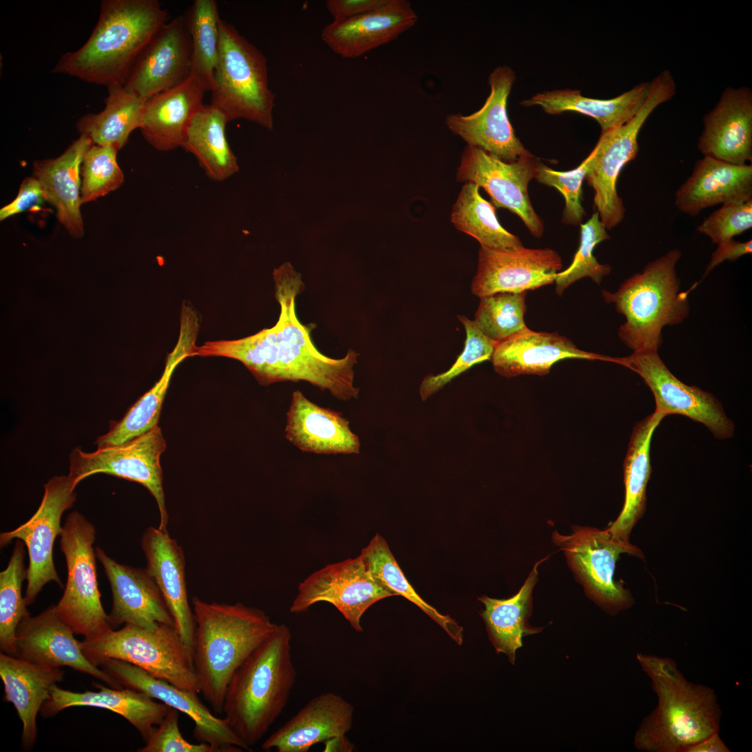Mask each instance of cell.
<instances>
[{
  "mask_svg": "<svg viewBox=\"0 0 752 752\" xmlns=\"http://www.w3.org/2000/svg\"><path fill=\"white\" fill-rule=\"evenodd\" d=\"M526 297V292H503L481 297L473 322L488 338L503 341L527 327Z\"/></svg>",
  "mask_w": 752,
  "mask_h": 752,
  "instance_id": "ee69618b",
  "label": "cell"
},
{
  "mask_svg": "<svg viewBox=\"0 0 752 752\" xmlns=\"http://www.w3.org/2000/svg\"><path fill=\"white\" fill-rule=\"evenodd\" d=\"M588 162L587 157L576 169L568 171H555L540 162L537 164L535 178L540 183L558 189L565 198L562 216L564 224L577 225L585 215L581 194Z\"/></svg>",
  "mask_w": 752,
  "mask_h": 752,
  "instance_id": "c3c4849f",
  "label": "cell"
},
{
  "mask_svg": "<svg viewBox=\"0 0 752 752\" xmlns=\"http://www.w3.org/2000/svg\"><path fill=\"white\" fill-rule=\"evenodd\" d=\"M354 707L334 692L320 694L271 734L262 749L307 752L315 744L346 735L353 722Z\"/></svg>",
  "mask_w": 752,
  "mask_h": 752,
  "instance_id": "603a6c76",
  "label": "cell"
},
{
  "mask_svg": "<svg viewBox=\"0 0 752 752\" xmlns=\"http://www.w3.org/2000/svg\"><path fill=\"white\" fill-rule=\"evenodd\" d=\"M387 0H328L326 7L334 20L351 18L375 10Z\"/></svg>",
  "mask_w": 752,
  "mask_h": 752,
  "instance_id": "f5cc1de1",
  "label": "cell"
},
{
  "mask_svg": "<svg viewBox=\"0 0 752 752\" xmlns=\"http://www.w3.org/2000/svg\"><path fill=\"white\" fill-rule=\"evenodd\" d=\"M219 29L210 104L228 121L243 118L272 130L275 96L269 86L266 58L233 24L220 18Z\"/></svg>",
  "mask_w": 752,
  "mask_h": 752,
  "instance_id": "52a82bcc",
  "label": "cell"
},
{
  "mask_svg": "<svg viewBox=\"0 0 752 752\" xmlns=\"http://www.w3.org/2000/svg\"><path fill=\"white\" fill-rule=\"evenodd\" d=\"M681 256L679 249L670 250L627 279L615 292L602 291L605 301L613 303L625 317L618 336L633 352H657L662 329L682 323L689 316L691 290L680 291L675 270Z\"/></svg>",
  "mask_w": 752,
  "mask_h": 752,
  "instance_id": "8992f818",
  "label": "cell"
},
{
  "mask_svg": "<svg viewBox=\"0 0 752 752\" xmlns=\"http://www.w3.org/2000/svg\"><path fill=\"white\" fill-rule=\"evenodd\" d=\"M291 640L290 628L276 625L228 684L223 713L232 730L250 748L279 717L295 684Z\"/></svg>",
  "mask_w": 752,
  "mask_h": 752,
  "instance_id": "5b68a950",
  "label": "cell"
},
{
  "mask_svg": "<svg viewBox=\"0 0 752 752\" xmlns=\"http://www.w3.org/2000/svg\"><path fill=\"white\" fill-rule=\"evenodd\" d=\"M72 629L59 617L55 605L19 622L15 639V657L49 667H70L90 675L113 688L122 687L110 675L93 664L83 652Z\"/></svg>",
  "mask_w": 752,
  "mask_h": 752,
  "instance_id": "ffe728a7",
  "label": "cell"
},
{
  "mask_svg": "<svg viewBox=\"0 0 752 752\" xmlns=\"http://www.w3.org/2000/svg\"><path fill=\"white\" fill-rule=\"evenodd\" d=\"M192 610L191 657L200 693L213 712L220 714L233 675L276 624L261 609L240 602L210 603L194 597Z\"/></svg>",
  "mask_w": 752,
  "mask_h": 752,
  "instance_id": "277c9868",
  "label": "cell"
},
{
  "mask_svg": "<svg viewBox=\"0 0 752 752\" xmlns=\"http://www.w3.org/2000/svg\"><path fill=\"white\" fill-rule=\"evenodd\" d=\"M636 659L650 679L658 701L636 731L637 749L683 752L719 733L722 712L712 688L689 681L670 657L638 652Z\"/></svg>",
  "mask_w": 752,
  "mask_h": 752,
  "instance_id": "7a4b0ae2",
  "label": "cell"
},
{
  "mask_svg": "<svg viewBox=\"0 0 752 752\" xmlns=\"http://www.w3.org/2000/svg\"><path fill=\"white\" fill-rule=\"evenodd\" d=\"M96 531L77 511L67 515L60 545L67 565L63 594L55 605L59 617L75 634L98 636L112 629L101 602L93 548Z\"/></svg>",
  "mask_w": 752,
  "mask_h": 752,
  "instance_id": "30bf717a",
  "label": "cell"
},
{
  "mask_svg": "<svg viewBox=\"0 0 752 752\" xmlns=\"http://www.w3.org/2000/svg\"><path fill=\"white\" fill-rule=\"evenodd\" d=\"M417 19L409 1L387 0L375 10L333 20L322 29L321 38L336 54L354 58L396 39Z\"/></svg>",
  "mask_w": 752,
  "mask_h": 752,
  "instance_id": "cb8c5ba5",
  "label": "cell"
},
{
  "mask_svg": "<svg viewBox=\"0 0 752 752\" xmlns=\"http://www.w3.org/2000/svg\"><path fill=\"white\" fill-rule=\"evenodd\" d=\"M752 228V200L724 203L697 227L712 243L728 241Z\"/></svg>",
  "mask_w": 752,
  "mask_h": 752,
  "instance_id": "681fc988",
  "label": "cell"
},
{
  "mask_svg": "<svg viewBox=\"0 0 752 752\" xmlns=\"http://www.w3.org/2000/svg\"><path fill=\"white\" fill-rule=\"evenodd\" d=\"M45 201H47V196L40 182L33 175L26 177L22 182L15 198L1 208L0 221L27 210L39 208Z\"/></svg>",
  "mask_w": 752,
  "mask_h": 752,
  "instance_id": "816d5d0a",
  "label": "cell"
},
{
  "mask_svg": "<svg viewBox=\"0 0 752 752\" xmlns=\"http://www.w3.org/2000/svg\"><path fill=\"white\" fill-rule=\"evenodd\" d=\"M565 359L615 361V359L581 350L558 333L534 331L528 327L497 343L490 361L498 374L510 378L522 375H545L554 364Z\"/></svg>",
  "mask_w": 752,
  "mask_h": 752,
  "instance_id": "4316f807",
  "label": "cell"
},
{
  "mask_svg": "<svg viewBox=\"0 0 752 752\" xmlns=\"http://www.w3.org/2000/svg\"><path fill=\"white\" fill-rule=\"evenodd\" d=\"M219 19L214 0H195L185 17L191 45V75L210 91L219 56Z\"/></svg>",
  "mask_w": 752,
  "mask_h": 752,
  "instance_id": "b9f144b4",
  "label": "cell"
},
{
  "mask_svg": "<svg viewBox=\"0 0 752 752\" xmlns=\"http://www.w3.org/2000/svg\"><path fill=\"white\" fill-rule=\"evenodd\" d=\"M191 45L185 17L168 21L132 66L124 88L147 100L191 75Z\"/></svg>",
  "mask_w": 752,
  "mask_h": 752,
  "instance_id": "44dd1931",
  "label": "cell"
},
{
  "mask_svg": "<svg viewBox=\"0 0 752 752\" xmlns=\"http://www.w3.org/2000/svg\"><path fill=\"white\" fill-rule=\"evenodd\" d=\"M118 150L112 146L93 144L86 152L81 167V204L94 201L118 189L124 174L116 156Z\"/></svg>",
  "mask_w": 752,
  "mask_h": 752,
  "instance_id": "bcb514c9",
  "label": "cell"
},
{
  "mask_svg": "<svg viewBox=\"0 0 752 752\" xmlns=\"http://www.w3.org/2000/svg\"><path fill=\"white\" fill-rule=\"evenodd\" d=\"M348 420L295 391L287 412L285 437L303 452L316 454H358L360 441Z\"/></svg>",
  "mask_w": 752,
  "mask_h": 752,
  "instance_id": "83f0119b",
  "label": "cell"
},
{
  "mask_svg": "<svg viewBox=\"0 0 752 752\" xmlns=\"http://www.w3.org/2000/svg\"><path fill=\"white\" fill-rule=\"evenodd\" d=\"M24 557V543L17 540L6 568L0 572V648L13 656L17 627L30 616L22 594V582L27 579Z\"/></svg>",
  "mask_w": 752,
  "mask_h": 752,
  "instance_id": "7bdbcfd3",
  "label": "cell"
},
{
  "mask_svg": "<svg viewBox=\"0 0 752 752\" xmlns=\"http://www.w3.org/2000/svg\"><path fill=\"white\" fill-rule=\"evenodd\" d=\"M138 752H224L208 743L192 744L182 736L179 728V711L171 708L156 726L144 746Z\"/></svg>",
  "mask_w": 752,
  "mask_h": 752,
  "instance_id": "f907efd6",
  "label": "cell"
},
{
  "mask_svg": "<svg viewBox=\"0 0 752 752\" xmlns=\"http://www.w3.org/2000/svg\"><path fill=\"white\" fill-rule=\"evenodd\" d=\"M75 488L68 476L53 477L45 484L42 499L33 515L15 529L0 534L1 547L13 540L22 541L26 547L29 565L24 599L27 605L34 602L46 583L54 581L63 586L54 563V545L62 532L63 512L76 501Z\"/></svg>",
  "mask_w": 752,
  "mask_h": 752,
  "instance_id": "4fadbf2b",
  "label": "cell"
},
{
  "mask_svg": "<svg viewBox=\"0 0 752 752\" xmlns=\"http://www.w3.org/2000/svg\"><path fill=\"white\" fill-rule=\"evenodd\" d=\"M457 318L466 331L464 350L448 370L435 375H428L423 379L419 388V393L423 400L437 393L473 366L491 360L497 343L485 336L473 320L464 315H457Z\"/></svg>",
  "mask_w": 752,
  "mask_h": 752,
  "instance_id": "7dc6e473",
  "label": "cell"
},
{
  "mask_svg": "<svg viewBox=\"0 0 752 752\" xmlns=\"http://www.w3.org/2000/svg\"><path fill=\"white\" fill-rule=\"evenodd\" d=\"M198 322L191 318L180 319L177 343L168 355L160 379L143 394L118 421H111L109 431L97 437V448L116 446L132 440L158 425L160 412L173 371L187 357L194 356Z\"/></svg>",
  "mask_w": 752,
  "mask_h": 752,
  "instance_id": "f546056e",
  "label": "cell"
},
{
  "mask_svg": "<svg viewBox=\"0 0 752 752\" xmlns=\"http://www.w3.org/2000/svg\"><path fill=\"white\" fill-rule=\"evenodd\" d=\"M205 91L191 75L175 86L148 99L139 129L143 138L159 151L182 147L191 119L204 106Z\"/></svg>",
  "mask_w": 752,
  "mask_h": 752,
  "instance_id": "d6a6232c",
  "label": "cell"
},
{
  "mask_svg": "<svg viewBox=\"0 0 752 752\" xmlns=\"http://www.w3.org/2000/svg\"><path fill=\"white\" fill-rule=\"evenodd\" d=\"M719 736V733H714L704 739L687 747L683 752H730Z\"/></svg>",
  "mask_w": 752,
  "mask_h": 752,
  "instance_id": "11a10c76",
  "label": "cell"
},
{
  "mask_svg": "<svg viewBox=\"0 0 752 752\" xmlns=\"http://www.w3.org/2000/svg\"><path fill=\"white\" fill-rule=\"evenodd\" d=\"M515 80V72L510 67L495 68L489 76L490 93L483 107L469 115H448L446 118L448 128L467 146L504 162L532 157L515 135L508 116V99Z\"/></svg>",
  "mask_w": 752,
  "mask_h": 752,
  "instance_id": "ac0fdd59",
  "label": "cell"
},
{
  "mask_svg": "<svg viewBox=\"0 0 752 752\" xmlns=\"http://www.w3.org/2000/svg\"><path fill=\"white\" fill-rule=\"evenodd\" d=\"M95 686L99 691L73 692L54 685L49 698L40 710L41 714L44 717L52 716L65 708L75 706L106 709L129 721L146 742L153 728L162 721L171 708L129 688H108L100 684Z\"/></svg>",
  "mask_w": 752,
  "mask_h": 752,
  "instance_id": "1f68e13d",
  "label": "cell"
},
{
  "mask_svg": "<svg viewBox=\"0 0 752 752\" xmlns=\"http://www.w3.org/2000/svg\"><path fill=\"white\" fill-rule=\"evenodd\" d=\"M562 269L553 249L523 246L509 251L480 246L471 292L481 298L497 292H522L555 282Z\"/></svg>",
  "mask_w": 752,
  "mask_h": 752,
  "instance_id": "d6986e66",
  "label": "cell"
},
{
  "mask_svg": "<svg viewBox=\"0 0 752 752\" xmlns=\"http://www.w3.org/2000/svg\"><path fill=\"white\" fill-rule=\"evenodd\" d=\"M544 560L535 563L514 596L505 600L485 595L478 598L485 606L481 616L486 624L490 641L496 652L507 655L512 664H515L516 650L522 646V638L542 630L541 627L530 626L528 619L532 609V593L538 579V566Z\"/></svg>",
  "mask_w": 752,
  "mask_h": 752,
  "instance_id": "8d00e7d4",
  "label": "cell"
},
{
  "mask_svg": "<svg viewBox=\"0 0 752 752\" xmlns=\"http://www.w3.org/2000/svg\"><path fill=\"white\" fill-rule=\"evenodd\" d=\"M538 163L533 156L507 162L480 148L467 146L462 154L457 180L483 187L496 207L517 214L534 237H540L544 224L528 194V185L535 177Z\"/></svg>",
  "mask_w": 752,
  "mask_h": 752,
  "instance_id": "9a60e30c",
  "label": "cell"
},
{
  "mask_svg": "<svg viewBox=\"0 0 752 752\" xmlns=\"http://www.w3.org/2000/svg\"><path fill=\"white\" fill-rule=\"evenodd\" d=\"M228 122L215 107L204 105L191 119L182 146L196 157L206 175L217 182L239 171L237 157L226 136Z\"/></svg>",
  "mask_w": 752,
  "mask_h": 752,
  "instance_id": "74e56055",
  "label": "cell"
},
{
  "mask_svg": "<svg viewBox=\"0 0 752 752\" xmlns=\"http://www.w3.org/2000/svg\"><path fill=\"white\" fill-rule=\"evenodd\" d=\"M141 544L146 559V569L157 583L176 629L191 653L195 620L188 600L183 550L167 530L158 527H148Z\"/></svg>",
  "mask_w": 752,
  "mask_h": 752,
  "instance_id": "484cf974",
  "label": "cell"
},
{
  "mask_svg": "<svg viewBox=\"0 0 752 752\" xmlns=\"http://www.w3.org/2000/svg\"><path fill=\"white\" fill-rule=\"evenodd\" d=\"M169 13L157 0H104L86 42L63 54L52 72L91 84L123 85L132 66Z\"/></svg>",
  "mask_w": 752,
  "mask_h": 752,
  "instance_id": "3957f363",
  "label": "cell"
},
{
  "mask_svg": "<svg viewBox=\"0 0 752 752\" xmlns=\"http://www.w3.org/2000/svg\"><path fill=\"white\" fill-rule=\"evenodd\" d=\"M619 363L639 374L651 390L656 412L665 416L680 414L705 425L717 439L730 438L734 425L721 403L712 394L680 381L668 369L657 352H633L616 358Z\"/></svg>",
  "mask_w": 752,
  "mask_h": 752,
  "instance_id": "2e32d148",
  "label": "cell"
},
{
  "mask_svg": "<svg viewBox=\"0 0 752 752\" xmlns=\"http://www.w3.org/2000/svg\"><path fill=\"white\" fill-rule=\"evenodd\" d=\"M606 230L597 212L581 224L580 244L572 263L565 270L558 272L554 282L557 295H561L568 286L582 278L589 277L600 284L602 278L610 274L611 267L600 264L593 255L598 244L610 239Z\"/></svg>",
  "mask_w": 752,
  "mask_h": 752,
  "instance_id": "f6af8a7d",
  "label": "cell"
},
{
  "mask_svg": "<svg viewBox=\"0 0 752 752\" xmlns=\"http://www.w3.org/2000/svg\"><path fill=\"white\" fill-rule=\"evenodd\" d=\"M360 556L370 574L382 588L401 595L418 606L458 645L463 641V629L449 616L439 613L427 603L409 583L384 538L377 533L362 549Z\"/></svg>",
  "mask_w": 752,
  "mask_h": 752,
  "instance_id": "ab89813d",
  "label": "cell"
},
{
  "mask_svg": "<svg viewBox=\"0 0 752 752\" xmlns=\"http://www.w3.org/2000/svg\"><path fill=\"white\" fill-rule=\"evenodd\" d=\"M166 441L157 425L123 444L97 448L92 453L75 448L70 453L68 477L73 485L96 473H105L144 486L155 498L161 530H167L169 515L165 503L160 457Z\"/></svg>",
  "mask_w": 752,
  "mask_h": 752,
  "instance_id": "7c38bea8",
  "label": "cell"
},
{
  "mask_svg": "<svg viewBox=\"0 0 752 752\" xmlns=\"http://www.w3.org/2000/svg\"><path fill=\"white\" fill-rule=\"evenodd\" d=\"M98 666L122 687L143 693L188 716L194 723L193 736L198 742L208 743L224 752L251 751L225 718L215 716L203 703L198 693L179 688L119 659H107Z\"/></svg>",
  "mask_w": 752,
  "mask_h": 752,
  "instance_id": "e0dca14e",
  "label": "cell"
},
{
  "mask_svg": "<svg viewBox=\"0 0 752 752\" xmlns=\"http://www.w3.org/2000/svg\"><path fill=\"white\" fill-rule=\"evenodd\" d=\"M552 539L563 551L586 593L604 610L616 614L634 604L631 593L613 577L621 554L644 558L637 547L615 537L607 529L579 526H574L568 535L554 531Z\"/></svg>",
  "mask_w": 752,
  "mask_h": 752,
  "instance_id": "8fae6325",
  "label": "cell"
},
{
  "mask_svg": "<svg viewBox=\"0 0 752 752\" xmlns=\"http://www.w3.org/2000/svg\"><path fill=\"white\" fill-rule=\"evenodd\" d=\"M650 89V81L641 82L609 100L585 97L578 90H554L538 93L520 104L524 107L540 106L550 115L575 111L590 116L604 133L632 119L645 102Z\"/></svg>",
  "mask_w": 752,
  "mask_h": 752,
  "instance_id": "e575fe53",
  "label": "cell"
},
{
  "mask_svg": "<svg viewBox=\"0 0 752 752\" xmlns=\"http://www.w3.org/2000/svg\"><path fill=\"white\" fill-rule=\"evenodd\" d=\"M326 743V751H352V744L347 739L346 736H342L330 739Z\"/></svg>",
  "mask_w": 752,
  "mask_h": 752,
  "instance_id": "9f6ffc18",
  "label": "cell"
},
{
  "mask_svg": "<svg viewBox=\"0 0 752 752\" xmlns=\"http://www.w3.org/2000/svg\"><path fill=\"white\" fill-rule=\"evenodd\" d=\"M675 93L671 73L663 70L650 81L648 96L636 114L622 125L602 133L588 156L585 179L594 190L596 212L606 230H611L623 219L625 208L616 183L623 166L638 155L639 132L655 109L670 100Z\"/></svg>",
  "mask_w": 752,
  "mask_h": 752,
  "instance_id": "9c48e42d",
  "label": "cell"
},
{
  "mask_svg": "<svg viewBox=\"0 0 752 752\" xmlns=\"http://www.w3.org/2000/svg\"><path fill=\"white\" fill-rule=\"evenodd\" d=\"M752 252V240L738 242L733 239L717 244L715 251L712 253L709 264L707 265L703 279L714 267L728 260L733 262L740 257L751 254Z\"/></svg>",
  "mask_w": 752,
  "mask_h": 752,
  "instance_id": "db71d44e",
  "label": "cell"
},
{
  "mask_svg": "<svg viewBox=\"0 0 752 752\" xmlns=\"http://www.w3.org/2000/svg\"><path fill=\"white\" fill-rule=\"evenodd\" d=\"M107 90L104 109L81 116L76 127L93 144L112 146L119 150L127 143L130 134L140 129L146 100L127 91L122 84L107 86Z\"/></svg>",
  "mask_w": 752,
  "mask_h": 752,
  "instance_id": "f35d334b",
  "label": "cell"
},
{
  "mask_svg": "<svg viewBox=\"0 0 752 752\" xmlns=\"http://www.w3.org/2000/svg\"><path fill=\"white\" fill-rule=\"evenodd\" d=\"M80 134L56 158L35 160L33 176L42 184L47 201L56 210L58 221L74 238L84 234L81 213V167L83 158L93 145Z\"/></svg>",
  "mask_w": 752,
  "mask_h": 752,
  "instance_id": "4dcf8cb0",
  "label": "cell"
},
{
  "mask_svg": "<svg viewBox=\"0 0 752 752\" xmlns=\"http://www.w3.org/2000/svg\"><path fill=\"white\" fill-rule=\"evenodd\" d=\"M752 200V166L705 157L675 192L677 210L692 217L718 204Z\"/></svg>",
  "mask_w": 752,
  "mask_h": 752,
  "instance_id": "f1b7e54d",
  "label": "cell"
},
{
  "mask_svg": "<svg viewBox=\"0 0 752 752\" xmlns=\"http://www.w3.org/2000/svg\"><path fill=\"white\" fill-rule=\"evenodd\" d=\"M394 596L375 581L359 555L327 565L300 583L290 611L303 613L316 603L332 604L357 632L361 619L377 602Z\"/></svg>",
  "mask_w": 752,
  "mask_h": 752,
  "instance_id": "5bb4252c",
  "label": "cell"
},
{
  "mask_svg": "<svg viewBox=\"0 0 752 752\" xmlns=\"http://www.w3.org/2000/svg\"><path fill=\"white\" fill-rule=\"evenodd\" d=\"M666 416L655 411L634 426L624 461L625 502L617 519L606 528L615 537L629 541L632 528L643 517L650 479L652 434Z\"/></svg>",
  "mask_w": 752,
  "mask_h": 752,
  "instance_id": "d590c367",
  "label": "cell"
},
{
  "mask_svg": "<svg viewBox=\"0 0 752 752\" xmlns=\"http://www.w3.org/2000/svg\"><path fill=\"white\" fill-rule=\"evenodd\" d=\"M112 593L110 625H131L153 631L160 625H175L157 583L146 569L119 563L100 547L95 549Z\"/></svg>",
  "mask_w": 752,
  "mask_h": 752,
  "instance_id": "7402d4cb",
  "label": "cell"
},
{
  "mask_svg": "<svg viewBox=\"0 0 752 752\" xmlns=\"http://www.w3.org/2000/svg\"><path fill=\"white\" fill-rule=\"evenodd\" d=\"M698 148L705 157L735 165L752 161V92L727 88L704 116Z\"/></svg>",
  "mask_w": 752,
  "mask_h": 752,
  "instance_id": "d4e9b609",
  "label": "cell"
},
{
  "mask_svg": "<svg viewBox=\"0 0 752 752\" xmlns=\"http://www.w3.org/2000/svg\"><path fill=\"white\" fill-rule=\"evenodd\" d=\"M479 188L476 184L464 183L452 209V223L477 240L482 247L509 251L523 246L517 236L499 224L494 206L481 196Z\"/></svg>",
  "mask_w": 752,
  "mask_h": 752,
  "instance_id": "60d3db41",
  "label": "cell"
},
{
  "mask_svg": "<svg viewBox=\"0 0 752 752\" xmlns=\"http://www.w3.org/2000/svg\"><path fill=\"white\" fill-rule=\"evenodd\" d=\"M273 277L281 308L276 324L243 338L206 342L197 347L195 356L236 359L262 384L305 381L340 400L357 398L354 366L359 354L353 350L340 359L322 354L313 343L311 329L297 315L295 300L304 288L301 274L285 263L274 269Z\"/></svg>",
  "mask_w": 752,
  "mask_h": 752,
  "instance_id": "6da1fadb",
  "label": "cell"
},
{
  "mask_svg": "<svg viewBox=\"0 0 752 752\" xmlns=\"http://www.w3.org/2000/svg\"><path fill=\"white\" fill-rule=\"evenodd\" d=\"M61 668L36 664L4 652L0 654V676L4 698L13 704L22 722V744L31 749L37 737V715L49 698L52 687L63 680Z\"/></svg>",
  "mask_w": 752,
  "mask_h": 752,
  "instance_id": "836d02e7",
  "label": "cell"
},
{
  "mask_svg": "<svg viewBox=\"0 0 752 752\" xmlns=\"http://www.w3.org/2000/svg\"><path fill=\"white\" fill-rule=\"evenodd\" d=\"M86 657L97 666L107 659L126 661L182 689L200 694L191 653L175 625L153 631L131 625L80 642Z\"/></svg>",
  "mask_w": 752,
  "mask_h": 752,
  "instance_id": "ba28073f",
  "label": "cell"
}]
</instances>
